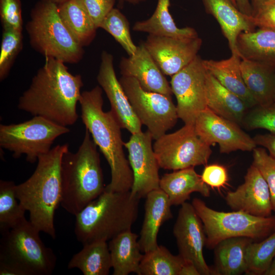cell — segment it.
I'll return each mask as SVG.
<instances>
[{
    "mask_svg": "<svg viewBox=\"0 0 275 275\" xmlns=\"http://www.w3.org/2000/svg\"><path fill=\"white\" fill-rule=\"evenodd\" d=\"M84 86L80 74L70 73L65 63L45 58L44 65L18 99V108L35 116L68 126L76 123L77 105Z\"/></svg>",
    "mask_w": 275,
    "mask_h": 275,
    "instance_id": "1",
    "label": "cell"
},
{
    "mask_svg": "<svg viewBox=\"0 0 275 275\" xmlns=\"http://www.w3.org/2000/svg\"><path fill=\"white\" fill-rule=\"evenodd\" d=\"M102 92L101 87L96 86L81 92V119L110 167L111 180L105 189L127 192L131 190L133 177L123 150L122 128L111 111H103Z\"/></svg>",
    "mask_w": 275,
    "mask_h": 275,
    "instance_id": "2",
    "label": "cell"
},
{
    "mask_svg": "<svg viewBox=\"0 0 275 275\" xmlns=\"http://www.w3.org/2000/svg\"><path fill=\"white\" fill-rule=\"evenodd\" d=\"M69 145H58L40 156L34 173L16 185L19 202L29 213V221L40 232L56 237L54 216L62 194L61 161Z\"/></svg>",
    "mask_w": 275,
    "mask_h": 275,
    "instance_id": "3",
    "label": "cell"
},
{
    "mask_svg": "<svg viewBox=\"0 0 275 275\" xmlns=\"http://www.w3.org/2000/svg\"><path fill=\"white\" fill-rule=\"evenodd\" d=\"M97 145L86 129L82 142L76 152L69 150L61 165V206L75 216L105 190Z\"/></svg>",
    "mask_w": 275,
    "mask_h": 275,
    "instance_id": "4",
    "label": "cell"
},
{
    "mask_svg": "<svg viewBox=\"0 0 275 275\" xmlns=\"http://www.w3.org/2000/svg\"><path fill=\"white\" fill-rule=\"evenodd\" d=\"M140 199L130 191H104L75 216L74 233L82 244L108 241L131 230L139 213Z\"/></svg>",
    "mask_w": 275,
    "mask_h": 275,
    "instance_id": "5",
    "label": "cell"
},
{
    "mask_svg": "<svg viewBox=\"0 0 275 275\" xmlns=\"http://www.w3.org/2000/svg\"><path fill=\"white\" fill-rule=\"evenodd\" d=\"M40 231L24 219L2 233L0 241V275H50L57 257L45 246Z\"/></svg>",
    "mask_w": 275,
    "mask_h": 275,
    "instance_id": "6",
    "label": "cell"
},
{
    "mask_svg": "<svg viewBox=\"0 0 275 275\" xmlns=\"http://www.w3.org/2000/svg\"><path fill=\"white\" fill-rule=\"evenodd\" d=\"M31 47L45 58L65 64H77L83 58L84 49L62 21L58 5L47 1L37 2L25 25Z\"/></svg>",
    "mask_w": 275,
    "mask_h": 275,
    "instance_id": "7",
    "label": "cell"
},
{
    "mask_svg": "<svg viewBox=\"0 0 275 275\" xmlns=\"http://www.w3.org/2000/svg\"><path fill=\"white\" fill-rule=\"evenodd\" d=\"M191 204L203 223L206 246L209 249H214L220 242L230 238H261L275 227V219L270 216H257L241 211L215 210L199 198H194Z\"/></svg>",
    "mask_w": 275,
    "mask_h": 275,
    "instance_id": "8",
    "label": "cell"
},
{
    "mask_svg": "<svg viewBox=\"0 0 275 275\" xmlns=\"http://www.w3.org/2000/svg\"><path fill=\"white\" fill-rule=\"evenodd\" d=\"M70 129L41 116L18 124L0 125V146L12 153L15 158L25 155L33 163L51 150L54 140Z\"/></svg>",
    "mask_w": 275,
    "mask_h": 275,
    "instance_id": "9",
    "label": "cell"
},
{
    "mask_svg": "<svg viewBox=\"0 0 275 275\" xmlns=\"http://www.w3.org/2000/svg\"><path fill=\"white\" fill-rule=\"evenodd\" d=\"M153 150L160 168L176 171L206 165L212 154L210 146L202 140L193 125H184L155 140Z\"/></svg>",
    "mask_w": 275,
    "mask_h": 275,
    "instance_id": "10",
    "label": "cell"
},
{
    "mask_svg": "<svg viewBox=\"0 0 275 275\" xmlns=\"http://www.w3.org/2000/svg\"><path fill=\"white\" fill-rule=\"evenodd\" d=\"M119 81L139 119L155 140L173 128L179 118L172 97L144 90L134 78Z\"/></svg>",
    "mask_w": 275,
    "mask_h": 275,
    "instance_id": "11",
    "label": "cell"
},
{
    "mask_svg": "<svg viewBox=\"0 0 275 275\" xmlns=\"http://www.w3.org/2000/svg\"><path fill=\"white\" fill-rule=\"evenodd\" d=\"M207 70L200 56L172 76L170 85L177 100L178 118L185 125L194 126L199 114L207 107Z\"/></svg>",
    "mask_w": 275,
    "mask_h": 275,
    "instance_id": "12",
    "label": "cell"
},
{
    "mask_svg": "<svg viewBox=\"0 0 275 275\" xmlns=\"http://www.w3.org/2000/svg\"><path fill=\"white\" fill-rule=\"evenodd\" d=\"M152 140L151 134L147 130L132 134L124 143L133 177L130 191L140 199L159 188L160 167L153 150Z\"/></svg>",
    "mask_w": 275,
    "mask_h": 275,
    "instance_id": "13",
    "label": "cell"
},
{
    "mask_svg": "<svg viewBox=\"0 0 275 275\" xmlns=\"http://www.w3.org/2000/svg\"><path fill=\"white\" fill-rule=\"evenodd\" d=\"M173 233L179 255L185 262L193 263L200 275L215 274L207 265L203 255L206 237L203 223L193 205L185 202L181 205Z\"/></svg>",
    "mask_w": 275,
    "mask_h": 275,
    "instance_id": "14",
    "label": "cell"
},
{
    "mask_svg": "<svg viewBox=\"0 0 275 275\" xmlns=\"http://www.w3.org/2000/svg\"><path fill=\"white\" fill-rule=\"evenodd\" d=\"M198 135L209 146L218 144L221 153L237 150L252 151L257 145L237 123L224 118L206 107L194 124Z\"/></svg>",
    "mask_w": 275,
    "mask_h": 275,
    "instance_id": "15",
    "label": "cell"
},
{
    "mask_svg": "<svg viewBox=\"0 0 275 275\" xmlns=\"http://www.w3.org/2000/svg\"><path fill=\"white\" fill-rule=\"evenodd\" d=\"M142 43L161 72L172 76L197 57L202 40L199 37L177 38L149 34Z\"/></svg>",
    "mask_w": 275,
    "mask_h": 275,
    "instance_id": "16",
    "label": "cell"
},
{
    "mask_svg": "<svg viewBox=\"0 0 275 275\" xmlns=\"http://www.w3.org/2000/svg\"><path fill=\"white\" fill-rule=\"evenodd\" d=\"M97 80L109 101L110 111L121 128L126 129L131 134L142 131V124L117 77L113 56L105 50L101 54Z\"/></svg>",
    "mask_w": 275,
    "mask_h": 275,
    "instance_id": "17",
    "label": "cell"
},
{
    "mask_svg": "<svg viewBox=\"0 0 275 275\" xmlns=\"http://www.w3.org/2000/svg\"><path fill=\"white\" fill-rule=\"evenodd\" d=\"M225 200L233 210L255 216L268 217L273 210L268 185L253 164L248 168L244 182L235 190L228 192Z\"/></svg>",
    "mask_w": 275,
    "mask_h": 275,
    "instance_id": "18",
    "label": "cell"
},
{
    "mask_svg": "<svg viewBox=\"0 0 275 275\" xmlns=\"http://www.w3.org/2000/svg\"><path fill=\"white\" fill-rule=\"evenodd\" d=\"M119 68L122 76L135 78L144 90L172 97L171 85L142 43L133 55L122 58Z\"/></svg>",
    "mask_w": 275,
    "mask_h": 275,
    "instance_id": "19",
    "label": "cell"
},
{
    "mask_svg": "<svg viewBox=\"0 0 275 275\" xmlns=\"http://www.w3.org/2000/svg\"><path fill=\"white\" fill-rule=\"evenodd\" d=\"M144 206V220L138 241L142 253L158 246L157 236L160 227L173 217L171 205L167 195L160 188L149 193Z\"/></svg>",
    "mask_w": 275,
    "mask_h": 275,
    "instance_id": "20",
    "label": "cell"
},
{
    "mask_svg": "<svg viewBox=\"0 0 275 275\" xmlns=\"http://www.w3.org/2000/svg\"><path fill=\"white\" fill-rule=\"evenodd\" d=\"M201 1L206 13L211 15L218 23L231 53L238 54L236 47L238 35L255 30L252 16L241 12L231 0Z\"/></svg>",
    "mask_w": 275,
    "mask_h": 275,
    "instance_id": "21",
    "label": "cell"
},
{
    "mask_svg": "<svg viewBox=\"0 0 275 275\" xmlns=\"http://www.w3.org/2000/svg\"><path fill=\"white\" fill-rule=\"evenodd\" d=\"M159 188L168 196L171 205H181L189 199L191 193L210 196V188L195 171L190 167L164 174L160 179Z\"/></svg>",
    "mask_w": 275,
    "mask_h": 275,
    "instance_id": "22",
    "label": "cell"
},
{
    "mask_svg": "<svg viewBox=\"0 0 275 275\" xmlns=\"http://www.w3.org/2000/svg\"><path fill=\"white\" fill-rule=\"evenodd\" d=\"M207 107L214 113L241 125L249 109L238 96L224 87L208 71L206 81Z\"/></svg>",
    "mask_w": 275,
    "mask_h": 275,
    "instance_id": "23",
    "label": "cell"
},
{
    "mask_svg": "<svg viewBox=\"0 0 275 275\" xmlns=\"http://www.w3.org/2000/svg\"><path fill=\"white\" fill-rule=\"evenodd\" d=\"M241 60L238 54L232 53L228 59L203 60V63L207 70L221 84L240 98L250 109L258 104L244 82L240 69Z\"/></svg>",
    "mask_w": 275,
    "mask_h": 275,
    "instance_id": "24",
    "label": "cell"
},
{
    "mask_svg": "<svg viewBox=\"0 0 275 275\" xmlns=\"http://www.w3.org/2000/svg\"><path fill=\"white\" fill-rule=\"evenodd\" d=\"M131 230L123 232L108 241L113 275L139 273L143 255L138 238Z\"/></svg>",
    "mask_w": 275,
    "mask_h": 275,
    "instance_id": "25",
    "label": "cell"
},
{
    "mask_svg": "<svg viewBox=\"0 0 275 275\" xmlns=\"http://www.w3.org/2000/svg\"><path fill=\"white\" fill-rule=\"evenodd\" d=\"M240 69L245 86L258 105L274 102L275 67L241 59Z\"/></svg>",
    "mask_w": 275,
    "mask_h": 275,
    "instance_id": "26",
    "label": "cell"
},
{
    "mask_svg": "<svg viewBox=\"0 0 275 275\" xmlns=\"http://www.w3.org/2000/svg\"><path fill=\"white\" fill-rule=\"evenodd\" d=\"M236 47L241 59H246L275 67V30L259 28L241 33Z\"/></svg>",
    "mask_w": 275,
    "mask_h": 275,
    "instance_id": "27",
    "label": "cell"
},
{
    "mask_svg": "<svg viewBox=\"0 0 275 275\" xmlns=\"http://www.w3.org/2000/svg\"><path fill=\"white\" fill-rule=\"evenodd\" d=\"M253 239L237 237L225 239L215 248V274L237 275L246 269V251Z\"/></svg>",
    "mask_w": 275,
    "mask_h": 275,
    "instance_id": "28",
    "label": "cell"
},
{
    "mask_svg": "<svg viewBox=\"0 0 275 275\" xmlns=\"http://www.w3.org/2000/svg\"><path fill=\"white\" fill-rule=\"evenodd\" d=\"M170 0H158L155 11L146 20L136 22L132 30L150 35L177 38L198 37L196 30L191 27L178 28L169 10Z\"/></svg>",
    "mask_w": 275,
    "mask_h": 275,
    "instance_id": "29",
    "label": "cell"
},
{
    "mask_svg": "<svg viewBox=\"0 0 275 275\" xmlns=\"http://www.w3.org/2000/svg\"><path fill=\"white\" fill-rule=\"evenodd\" d=\"M58 8L62 21L77 42L84 47L89 45L96 36L97 29L82 0H67Z\"/></svg>",
    "mask_w": 275,
    "mask_h": 275,
    "instance_id": "30",
    "label": "cell"
},
{
    "mask_svg": "<svg viewBox=\"0 0 275 275\" xmlns=\"http://www.w3.org/2000/svg\"><path fill=\"white\" fill-rule=\"evenodd\" d=\"M107 241L96 240L83 244L68 264V269L76 268L84 275H107L112 268Z\"/></svg>",
    "mask_w": 275,
    "mask_h": 275,
    "instance_id": "31",
    "label": "cell"
},
{
    "mask_svg": "<svg viewBox=\"0 0 275 275\" xmlns=\"http://www.w3.org/2000/svg\"><path fill=\"white\" fill-rule=\"evenodd\" d=\"M184 260L179 255H173L165 246L144 253L139 275H179Z\"/></svg>",
    "mask_w": 275,
    "mask_h": 275,
    "instance_id": "32",
    "label": "cell"
},
{
    "mask_svg": "<svg viewBox=\"0 0 275 275\" xmlns=\"http://www.w3.org/2000/svg\"><path fill=\"white\" fill-rule=\"evenodd\" d=\"M16 184L12 181H0V232L5 233L25 219L26 210L16 195Z\"/></svg>",
    "mask_w": 275,
    "mask_h": 275,
    "instance_id": "33",
    "label": "cell"
},
{
    "mask_svg": "<svg viewBox=\"0 0 275 275\" xmlns=\"http://www.w3.org/2000/svg\"><path fill=\"white\" fill-rule=\"evenodd\" d=\"M275 257V232L260 242H251L246 251V274H264Z\"/></svg>",
    "mask_w": 275,
    "mask_h": 275,
    "instance_id": "34",
    "label": "cell"
},
{
    "mask_svg": "<svg viewBox=\"0 0 275 275\" xmlns=\"http://www.w3.org/2000/svg\"><path fill=\"white\" fill-rule=\"evenodd\" d=\"M122 46L129 56L133 55L137 46L133 42L129 29V23L125 16L118 9L113 8L100 25Z\"/></svg>",
    "mask_w": 275,
    "mask_h": 275,
    "instance_id": "35",
    "label": "cell"
},
{
    "mask_svg": "<svg viewBox=\"0 0 275 275\" xmlns=\"http://www.w3.org/2000/svg\"><path fill=\"white\" fill-rule=\"evenodd\" d=\"M22 32L3 29L0 52V80L9 75L15 60L23 48Z\"/></svg>",
    "mask_w": 275,
    "mask_h": 275,
    "instance_id": "36",
    "label": "cell"
},
{
    "mask_svg": "<svg viewBox=\"0 0 275 275\" xmlns=\"http://www.w3.org/2000/svg\"><path fill=\"white\" fill-rule=\"evenodd\" d=\"M246 112L241 125L249 130L264 129L275 134V102L257 105Z\"/></svg>",
    "mask_w": 275,
    "mask_h": 275,
    "instance_id": "37",
    "label": "cell"
},
{
    "mask_svg": "<svg viewBox=\"0 0 275 275\" xmlns=\"http://www.w3.org/2000/svg\"><path fill=\"white\" fill-rule=\"evenodd\" d=\"M252 151V164L258 169L268 185L272 209L275 212V158L263 148L256 147Z\"/></svg>",
    "mask_w": 275,
    "mask_h": 275,
    "instance_id": "38",
    "label": "cell"
},
{
    "mask_svg": "<svg viewBox=\"0 0 275 275\" xmlns=\"http://www.w3.org/2000/svg\"><path fill=\"white\" fill-rule=\"evenodd\" d=\"M0 19L3 29L22 32L23 22L20 0H0Z\"/></svg>",
    "mask_w": 275,
    "mask_h": 275,
    "instance_id": "39",
    "label": "cell"
},
{
    "mask_svg": "<svg viewBox=\"0 0 275 275\" xmlns=\"http://www.w3.org/2000/svg\"><path fill=\"white\" fill-rule=\"evenodd\" d=\"M201 176L208 186L218 190L225 187L229 181L227 168L217 163L205 165Z\"/></svg>",
    "mask_w": 275,
    "mask_h": 275,
    "instance_id": "40",
    "label": "cell"
},
{
    "mask_svg": "<svg viewBox=\"0 0 275 275\" xmlns=\"http://www.w3.org/2000/svg\"><path fill=\"white\" fill-rule=\"evenodd\" d=\"M92 21L97 29L114 8L115 0H82Z\"/></svg>",
    "mask_w": 275,
    "mask_h": 275,
    "instance_id": "41",
    "label": "cell"
},
{
    "mask_svg": "<svg viewBox=\"0 0 275 275\" xmlns=\"http://www.w3.org/2000/svg\"><path fill=\"white\" fill-rule=\"evenodd\" d=\"M251 19L256 27L275 30V2L263 5L253 14Z\"/></svg>",
    "mask_w": 275,
    "mask_h": 275,
    "instance_id": "42",
    "label": "cell"
},
{
    "mask_svg": "<svg viewBox=\"0 0 275 275\" xmlns=\"http://www.w3.org/2000/svg\"><path fill=\"white\" fill-rule=\"evenodd\" d=\"M253 138L257 146H261L267 149L269 154L275 158V134H257Z\"/></svg>",
    "mask_w": 275,
    "mask_h": 275,
    "instance_id": "43",
    "label": "cell"
},
{
    "mask_svg": "<svg viewBox=\"0 0 275 275\" xmlns=\"http://www.w3.org/2000/svg\"><path fill=\"white\" fill-rule=\"evenodd\" d=\"M235 4L238 9L243 14L252 16V8L250 0H234Z\"/></svg>",
    "mask_w": 275,
    "mask_h": 275,
    "instance_id": "44",
    "label": "cell"
},
{
    "mask_svg": "<svg viewBox=\"0 0 275 275\" xmlns=\"http://www.w3.org/2000/svg\"><path fill=\"white\" fill-rule=\"evenodd\" d=\"M179 275H200L197 267L193 263L185 262L179 272Z\"/></svg>",
    "mask_w": 275,
    "mask_h": 275,
    "instance_id": "45",
    "label": "cell"
},
{
    "mask_svg": "<svg viewBox=\"0 0 275 275\" xmlns=\"http://www.w3.org/2000/svg\"><path fill=\"white\" fill-rule=\"evenodd\" d=\"M252 8V15L263 5L269 3L275 2V0H250Z\"/></svg>",
    "mask_w": 275,
    "mask_h": 275,
    "instance_id": "46",
    "label": "cell"
},
{
    "mask_svg": "<svg viewBox=\"0 0 275 275\" xmlns=\"http://www.w3.org/2000/svg\"><path fill=\"white\" fill-rule=\"evenodd\" d=\"M264 274L275 275V260L271 263L270 267L265 272Z\"/></svg>",
    "mask_w": 275,
    "mask_h": 275,
    "instance_id": "47",
    "label": "cell"
},
{
    "mask_svg": "<svg viewBox=\"0 0 275 275\" xmlns=\"http://www.w3.org/2000/svg\"><path fill=\"white\" fill-rule=\"evenodd\" d=\"M120 2H127L131 4H138L142 2H145L147 0H119Z\"/></svg>",
    "mask_w": 275,
    "mask_h": 275,
    "instance_id": "48",
    "label": "cell"
},
{
    "mask_svg": "<svg viewBox=\"0 0 275 275\" xmlns=\"http://www.w3.org/2000/svg\"><path fill=\"white\" fill-rule=\"evenodd\" d=\"M57 4V5L65 2L67 0H43Z\"/></svg>",
    "mask_w": 275,
    "mask_h": 275,
    "instance_id": "49",
    "label": "cell"
},
{
    "mask_svg": "<svg viewBox=\"0 0 275 275\" xmlns=\"http://www.w3.org/2000/svg\"><path fill=\"white\" fill-rule=\"evenodd\" d=\"M231 1H232V3L235 5V2H234V0H231Z\"/></svg>",
    "mask_w": 275,
    "mask_h": 275,
    "instance_id": "50",
    "label": "cell"
},
{
    "mask_svg": "<svg viewBox=\"0 0 275 275\" xmlns=\"http://www.w3.org/2000/svg\"><path fill=\"white\" fill-rule=\"evenodd\" d=\"M274 229H275V227H274Z\"/></svg>",
    "mask_w": 275,
    "mask_h": 275,
    "instance_id": "51",
    "label": "cell"
},
{
    "mask_svg": "<svg viewBox=\"0 0 275 275\" xmlns=\"http://www.w3.org/2000/svg\"><path fill=\"white\" fill-rule=\"evenodd\" d=\"M274 102H275V99H274Z\"/></svg>",
    "mask_w": 275,
    "mask_h": 275,
    "instance_id": "52",
    "label": "cell"
}]
</instances>
